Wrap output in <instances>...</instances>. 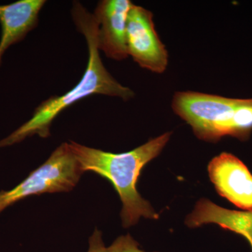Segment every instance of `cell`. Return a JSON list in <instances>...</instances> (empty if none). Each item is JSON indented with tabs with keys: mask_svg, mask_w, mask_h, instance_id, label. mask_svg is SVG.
<instances>
[{
	"mask_svg": "<svg viewBox=\"0 0 252 252\" xmlns=\"http://www.w3.org/2000/svg\"><path fill=\"white\" fill-rule=\"evenodd\" d=\"M82 173L69 143H63L15 188L0 191V213L31 195L69 191L77 185Z\"/></svg>",
	"mask_w": 252,
	"mask_h": 252,
	"instance_id": "4",
	"label": "cell"
},
{
	"mask_svg": "<svg viewBox=\"0 0 252 252\" xmlns=\"http://www.w3.org/2000/svg\"><path fill=\"white\" fill-rule=\"evenodd\" d=\"M127 52L137 64L156 74L167 69L169 55L160 40L149 10L132 4L127 21Z\"/></svg>",
	"mask_w": 252,
	"mask_h": 252,
	"instance_id": "5",
	"label": "cell"
},
{
	"mask_svg": "<svg viewBox=\"0 0 252 252\" xmlns=\"http://www.w3.org/2000/svg\"><path fill=\"white\" fill-rule=\"evenodd\" d=\"M209 176L217 193L243 210H252V174L233 154L223 152L209 163Z\"/></svg>",
	"mask_w": 252,
	"mask_h": 252,
	"instance_id": "6",
	"label": "cell"
},
{
	"mask_svg": "<svg viewBox=\"0 0 252 252\" xmlns=\"http://www.w3.org/2000/svg\"><path fill=\"white\" fill-rule=\"evenodd\" d=\"M72 16L77 31L85 36L87 43L89 59L85 73L79 84L65 94L50 97L41 102L29 121L0 140V149L20 143L33 135L47 138L52 122L61 112L92 94L117 97L125 101L135 96L133 91L118 82L104 67L99 55L98 23L94 15L79 1H74Z\"/></svg>",
	"mask_w": 252,
	"mask_h": 252,
	"instance_id": "1",
	"label": "cell"
},
{
	"mask_svg": "<svg viewBox=\"0 0 252 252\" xmlns=\"http://www.w3.org/2000/svg\"><path fill=\"white\" fill-rule=\"evenodd\" d=\"M45 4L44 0H19L0 5V66L6 50L37 26L39 13Z\"/></svg>",
	"mask_w": 252,
	"mask_h": 252,
	"instance_id": "8",
	"label": "cell"
},
{
	"mask_svg": "<svg viewBox=\"0 0 252 252\" xmlns=\"http://www.w3.org/2000/svg\"><path fill=\"white\" fill-rule=\"evenodd\" d=\"M132 4L130 0H102L94 10L98 23L99 49L109 59L121 61L129 56L127 21Z\"/></svg>",
	"mask_w": 252,
	"mask_h": 252,
	"instance_id": "7",
	"label": "cell"
},
{
	"mask_svg": "<svg viewBox=\"0 0 252 252\" xmlns=\"http://www.w3.org/2000/svg\"><path fill=\"white\" fill-rule=\"evenodd\" d=\"M167 132L151 139L130 152L114 154L91 148L71 141L69 143L83 172H93L107 179L122 202L121 213L124 228L135 225L141 217L157 220L158 215L142 198L137 183L143 167L161 153L171 137Z\"/></svg>",
	"mask_w": 252,
	"mask_h": 252,
	"instance_id": "2",
	"label": "cell"
},
{
	"mask_svg": "<svg viewBox=\"0 0 252 252\" xmlns=\"http://www.w3.org/2000/svg\"><path fill=\"white\" fill-rule=\"evenodd\" d=\"M241 100L217 94L180 91L174 94L172 109L191 127L198 139L217 142L222 137L230 136L235 109Z\"/></svg>",
	"mask_w": 252,
	"mask_h": 252,
	"instance_id": "3",
	"label": "cell"
},
{
	"mask_svg": "<svg viewBox=\"0 0 252 252\" xmlns=\"http://www.w3.org/2000/svg\"><path fill=\"white\" fill-rule=\"evenodd\" d=\"M185 223L191 228L215 223L223 229L243 236L250 243L252 252V210H228L219 206L208 199H201L187 217Z\"/></svg>",
	"mask_w": 252,
	"mask_h": 252,
	"instance_id": "9",
	"label": "cell"
},
{
	"mask_svg": "<svg viewBox=\"0 0 252 252\" xmlns=\"http://www.w3.org/2000/svg\"><path fill=\"white\" fill-rule=\"evenodd\" d=\"M88 252H146L140 250V245L130 235H122L118 238L112 245L104 246L102 233L95 228L89 238V249Z\"/></svg>",
	"mask_w": 252,
	"mask_h": 252,
	"instance_id": "10",
	"label": "cell"
}]
</instances>
